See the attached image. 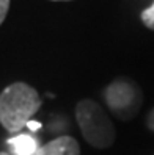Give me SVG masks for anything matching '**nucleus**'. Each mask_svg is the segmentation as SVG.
Returning <instances> with one entry per match:
<instances>
[{
  "mask_svg": "<svg viewBox=\"0 0 154 155\" xmlns=\"http://www.w3.org/2000/svg\"><path fill=\"white\" fill-rule=\"evenodd\" d=\"M39 107L41 97L35 88L22 81L13 83L0 94V124L10 133H17L27 127Z\"/></svg>",
  "mask_w": 154,
  "mask_h": 155,
  "instance_id": "1",
  "label": "nucleus"
},
{
  "mask_svg": "<svg viewBox=\"0 0 154 155\" xmlns=\"http://www.w3.org/2000/svg\"><path fill=\"white\" fill-rule=\"evenodd\" d=\"M8 8H10V0H0V25H2V22L5 21Z\"/></svg>",
  "mask_w": 154,
  "mask_h": 155,
  "instance_id": "7",
  "label": "nucleus"
},
{
  "mask_svg": "<svg viewBox=\"0 0 154 155\" xmlns=\"http://www.w3.org/2000/svg\"><path fill=\"white\" fill-rule=\"evenodd\" d=\"M104 97L107 107L120 121L134 119L139 114L143 104V94L140 86L128 77H120L113 80L105 88Z\"/></svg>",
  "mask_w": 154,
  "mask_h": 155,
  "instance_id": "3",
  "label": "nucleus"
},
{
  "mask_svg": "<svg viewBox=\"0 0 154 155\" xmlns=\"http://www.w3.org/2000/svg\"><path fill=\"white\" fill-rule=\"evenodd\" d=\"M27 127H29L30 130H38L39 127H41V124H39V122H32V121H29V124H27Z\"/></svg>",
  "mask_w": 154,
  "mask_h": 155,
  "instance_id": "9",
  "label": "nucleus"
},
{
  "mask_svg": "<svg viewBox=\"0 0 154 155\" xmlns=\"http://www.w3.org/2000/svg\"><path fill=\"white\" fill-rule=\"evenodd\" d=\"M142 22L148 27V28L154 30V2L151 6L142 11Z\"/></svg>",
  "mask_w": 154,
  "mask_h": 155,
  "instance_id": "6",
  "label": "nucleus"
},
{
  "mask_svg": "<svg viewBox=\"0 0 154 155\" xmlns=\"http://www.w3.org/2000/svg\"><path fill=\"white\" fill-rule=\"evenodd\" d=\"M146 127L151 130V132H154V108L148 113V116H146Z\"/></svg>",
  "mask_w": 154,
  "mask_h": 155,
  "instance_id": "8",
  "label": "nucleus"
},
{
  "mask_svg": "<svg viewBox=\"0 0 154 155\" xmlns=\"http://www.w3.org/2000/svg\"><path fill=\"white\" fill-rule=\"evenodd\" d=\"M55 2H66V0H55Z\"/></svg>",
  "mask_w": 154,
  "mask_h": 155,
  "instance_id": "11",
  "label": "nucleus"
},
{
  "mask_svg": "<svg viewBox=\"0 0 154 155\" xmlns=\"http://www.w3.org/2000/svg\"><path fill=\"white\" fill-rule=\"evenodd\" d=\"M36 155H80V146L71 136H58L41 146Z\"/></svg>",
  "mask_w": 154,
  "mask_h": 155,
  "instance_id": "4",
  "label": "nucleus"
},
{
  "mask_svg": "<svg viewBox=\"0 0 154 155\" xmlns=\"http://www.w3.org/2000/svg\"><path fill=\"white\" fill-rule=\"evenodd\" d=\"M0 155H10V153H6V152H0Z\"/></svg>",
  "mask_w": 154,
  "mask_h": 155,
  "instance_id": "10",
  "label": "nucleus"
},
{
  "mask_svg": "<svg viewBox=\"0 0 154 155\" xmlns=\"http://www.w3.org/2000/svg\"><path fill=\"white\" fill-rule=\"evenodd\" d=\"M76 119L85 141L96 149L110 147L115 141V127L102 107L91 99L80 100L76 107Z\"/></svg>",
  "mask_w": 154,
  "mask_h": 155,
  "instance_id": "2",
  "label": "nucleus"
},
{
  "mask_svg": "<svg viewBox=\"0 0 154 155\" xmlns=\"http://www.w3.org/2000/svg\"><path fill=\"white\" fill-rule=\"evenodd\" d=\"M8 144L13 150V155H36L38 141L29 133H21L8 140Z\"/></svg>",
  "mask_w": 154,
  "mask_h": 155,
  "instance_id": "5",
  "label": "nucleus"
}]
</instances>
